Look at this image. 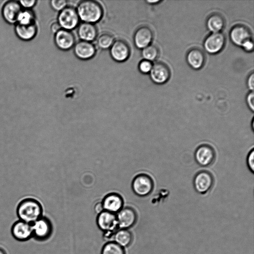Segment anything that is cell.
<instances>
[{"instance_id": "6da1fadb", "label": "cell", "mask_w": 254, "mask_h": 254, "mask_svg": "<svg viewBox=\"0 0 254 254\" xmlns=\"http://www.w3.org/2000/svg\"><path fill=\"white\" fill-rule=\"evenodd\" d=\"M79 19L83 22L95 24L103 15V8L100 3L93 0L81 1L76 8Z\"/></svg>"}, {"instance_id": "7a4b0ae2", "label": "cell", "mask_w": 254, "mask_h": 254, "mask_svg": "<svg viewBox=\"0 0 254 254\" xmlns=\"http://www.w3.org/2000/svg\"><path fill=\"white\" fill-rule=\"evenodd\" d=\"M16 213L20 220L32 224L42 216L43 208L38 201L28 198L19 203Z\"/></svg>"}, {"instance_id": "3957f363", "label": "cell", "mask_w": 254, "mask_h": 254, "mask_svg": "<svg viewBox=\"0 0 254 254\" xmlns=\"http://www.w3.org/2000/svg\"><path fill=\"white\" fill-rule=\"evenodd\" d=\"M154 187L152 178L148 175L141 173L133 178L131 188L133 192L137 196L144 197L149 195Z\"/></svg>"}, {"instance_id": "277c9868", "label": "cell", "mask_w": 254, "mask_h": 254, "mask_svg": "<svg viewBox=\"0 0 254 254\" xmlns=\"http://www.w3.org/2000/svg\"><path fill=\"white\" fill-rule=\"evenodd\" d=\"M79 21L76 8L67 5L59 12L57 21L62 29L71 31L78 26Z\"/></svg>"}, {"instance_id": "5b68a950", "label": "cell", "mask_w": 254, "mask_h": 254, "mask_svg": "<svg viewBox=\"0 0 254 254\" xmlns=\"http://www.w3.org/2000/svg\"><path fill=\"white\" fill-rule=\"evenodd\" d=\"M214 183L213 176L210 172L206 170L197 172L193 179V186L195 190L202 194L208 192L213 187Z\"/></svg>"}, {"instance_id": "8992f818", "label": "cell", "mask_w": 254, "mask_h": 254, "mask_svg": "<svg viewBox=\"0 0 254 254\" xmlns=\"http://www.w3.org/2000/svg\"><path fill=\"white\" fill-rule=\"evenodd\" d=\"M194 159L198 165L201 167H208L215 161L216 153L212 146L208 144L198 146L195 150Z\"/></svg>"}, {"instance_id": "52a82bcc", "label": "cell", "mask_w": 254, "mask_h": 254, "mask_svg": "<svg viewBox=\"0 0 254 254\" xmlns=\"http://www.w3.org/2000/svg\"><path fill=\"white\" fill-rule=\"evenodd\" d=\"M33 237L39 241L48 239L52 232V225L50 220L42 216L32 224Z\"/></svg>"}, {"instance_id": "ba28073f", "label": "cell", "mask_w": 254, "mask_h": 254, "mask_svg": "<svg viewBox=\"0 0 254 254\" xmlns=\"http://www.w3.org/2000/svg\"><path fill=\"white\" fill-rule=\"evenodd\" d=\"M97 224L99 229L105 233L114 234L118 228L116 214L104 210L98 214Z\"/></svg>"}, {"instance_id": "9c48e42d", "label": "cell", "mask_w": 254, "mask_h": 254, "mask_svg": "<svg viewBox=\"0 0 254 254\" xmlns=\"http://www.w3.org/2000/svg\"><path fill=\"white\" fill-rule=\"evenodd\" d=\"M110 54L114 61L124 62L128 59L130 54V49L126 41L117 39L114 41L110 48Z\"/></svg>"}, {"instance_id": "30bf717a", "label": "cell", "mask_w": 254, "mask_h": 254, "mask_svg": "<svg viewBox=\"0 0 254 254\" xmlns=\"http://www.w3.org/2000/svg\"><path fill=\"white\" fill-rule=\"evenodd\" d=\"M225 37L221 32L212 33L204 41L203 46L208 53L214 54L219 52L225 44Z\"/></svg>"}, {"instance_id": "8fae6325", "label": "cell", "mask_w": 254, "mask_h": 254, "mask_svg": "<svg viewBox=\"0 0 254 254\" xmlns=\"http://www.w3.org/2000/svg\"><path fill=\"white\" fill-rule=\"evenodd\" d=\"M118 228L128 229L132 227L137 220V213L131 207H123L116 214Z\"/></svg>"}, {"instance_id": "7c38bea8", "label": "cell", "mask_w": 254, "mask_h": 254, "mask_svg": "<svg viewBox=\"0 0 254 254\" xmlns=\"http://www.w3.org/2000/svg\"><path fill=\"white\" fill-rule=\"evenodd\" d=\"M230 38L234 44L241 47L252 40L250 30L243 24H237L231 29Z\"/></svg>"}, {"instance_id": "4fadbf2b", "label": "cell", "mask_w": 254, "mask_h": 254, "mask_svg": "<svg viewBox=\"0 0 254 254\" xmlns=\"http://www.w3.org/2000/svg\"><path fill=\"white\" fill-rule=\"evenodd\" d=\"M150 77L155 83L162 84L166 82L170 77V70L165 63L158 62L153 64L150 71Z\"/></svg>"}, {"instance_id": "5bb4252c", "label": "cell", "mask_w": 254, "mask_h": 254, "mask_svg": "<svg viewBox=\"0 0 254 254\" xmlns=\"http://www.w3.org/2000/svg\"><path fill=\"white\" fill-rule=\"evenodd\" d=\"M153 38V33L151 29L146 25L139 27L133 35V42L135 47L142 49L150 45Z\"/></svg>"}, {"instance_id": "9a60e30c", "label": "cell", "mask_w": 254, "mask_h": 254, "mask_svg": "<svg viewBox=\"0 0 254 254\" xmlns=\"http://www.w3.org/2000/svg\"><path fill=\"white\" fill-rule=\"evenodd\" d=\"M11 232L13 237L19 241H26L33 237L32 224L21 220L13 224Z\"/></svg>"}, {"instance_id": "2e32d148", "label": "cell", "mask_w": 254, "mask_h": 254, "mask_svg": "<svg viewBox=\"0 0 254 254\" xmlns=\"http://www.w3.org/2000/svg\"><path fill=\"white\" fill-rule=\"evenodd\" d=\"M54 41L59 49L66 51L74 46L75 38L71 31L61 28L55 34Z\"/></svg>"}, {"instance_id": "e0dca14e", "label": "cell", "mask_w": 254, "mask_h": 254, "mask_svg": "<svg viewBox=\"0 0 254 254\" xmlns=\"http://www.w3.org/2000/svg\"><path fill=\"white\" fill-rule=\"evenodd\" d=\"M75 56L81 60H88L94 57L96 53L95 45L90 42L80 40L73 46Z\"/></svg>"}, {"instance_id": "ac0fdd59", "label": "cell", "mask_w": 254, "mask_h": 254, "mask_svg": "<svg viewBox=\"0 0 254 254\" xmlns=\"http://www.w3.org/2000/svg\"><path fill=\"white\" fill-rule=\"evenodd\" d=\"M102 203L104 210L116 214L123 208L124 200L120 194L112 192L104 197Z\"/></svg>"}, {"instance_id": "d6986e66", "label": "cell", "mask_w": 254, "mask_h": 254, "mask_svg": "<svg viewBox=\"0 0 254 254\" xmlns=\"http://www.w3.org/2000/svg\"><path fill=\"white\" fill-rule=\"evenodd\" d=\"M22 10L21 6L18 1L9 0L3 5L1 13L3 19L8 23H17L19 14Z\"/></svg>"}, {"instance_id": "ffe728a7", "label": "cell", "mask_w": 254, "mask_h": 254, "mask_svg": "<svg viewBox=\"0 0 254 254\" xmlns=\"http://www.w3.org/2000/svg\"><path fill=\"white\" fill-rule=\"evenodd\" d=\"M77 27V33L80 40L91 42L97 38L98 30L94 24L83 22Z\"/></svg>"}, {"instance_id": "44dd1931", "label": "cell", "mask_w": 254, "mask_h": 254, "mask_svg": "<svg viewBox=\"0 0 254 254\" xmlns=\"http://www.w3.org/2000/svg\"><path fill=\"white\" fill-rule=\"evenodd\" d=\"M188 64L192 68L198 69L204 65L205 56L204 52L200 49L194 48L190 49L186 56Z\"/></svg>"}, {"instance_id": "7402d4cb", "label": "cell", "mask_w": 254, "mask_h": 254, "mask_svg": "<svg viewBox=\"0 0 254 254\" xmlns=\"http://www.w3.org/2000/svg\"><path fill=\"white\" fill-rule=\"evenodd\" d=\"M37 30V26L35 22L24 25L16 23L15 27L16 35L24 41L33 39L36 35Z\"/></svg>"}, {"instance_id": "603a6c76", "label": "cell", "mask_w": 254, "mask_h": 254, "mask_svg": "<svg viewBox=\"0 0 254 254\" xmlns=\"http://www.w3.org/2000/svg\"><path fill=\"white\" fill-rule=\"evenodd\" d=\"M225 21L223 16L218 13L211 14L206 20V26L212 33L220 32L224 28Z\"/></svg>"}, {"instance_id": "cb8c5ba5", "label": "cell", "mask_w": 254, "mask_h": 254, "mask_svg": "<svg viewBox=\"0 0 254 254\" xmlns=\"http://www.w3.org/2000/svg\"><path fill=\"white\" fill-rule=\"evenodd\" d=\"M114 242L123 248L129 246L132 241V235L128 229H120L114 235Z\"/></svg>"}, {"instance_id": "d4e9b609", "label": "cell", "mask_w": 254, "mask_h": 254, "mask_svg": "<svg viewBox=\"0 0 254 254\" xmlns=\"http://www.w3.org/2000/svg\"><path fill=\"white\" fill-rule=\"evenodd\" d=\"M115 40L111 34L108 32L103 33L97 37L96 44L100 49L106 50L111 47Z\"/></svg>"}, {"instance_id": "484cf974", "label": "cell", "mask_w": 254, "mask_h": 254, "mask_svg": "<svg viewBox=\"0 0 254 254\" xmlns=\"http://www.w3.org/2000/svg\"><path fill=\"white\" fill-rule=\"evenodd\" d=\"M35 22V14L31 9L22 10L17 19V23L19 24H29Z\"/></svg>"}, {"instance_id": "4316f807", "label": "cell", "mask_w": 254, "mask_h": 254, "mask_svg": "<svg viewBox=\"0 0 254 254\" xmlns=\"http://www.w3.org/2000/svg\"><path fill=\"white\" fill-rule=\"evenodd\" d=\"M101 254H125V251L124 248L115 242H109L103 247Z\"/></svg>"}, {"instance_id": "83f0119b", "label": "cell", "mask_w": 254, "mask_h": 254, "mask_svg": "<svg viewBox=\"0 0 254 254\" xmlns=\"http://www.w3.org/2000/svg\"><path fill=\"white\" fill-rule=\"evenodd\" d=\"M159 53V50L156 46L149 45L142 49L141 56L144 60L151 62L158 57Z\"/></svg>"}, {"instance_id": "f1b7e54d", "label": "cell", "mask_w": 254, "mask_h": 254, "mask_svg": "<svg viewBox=\"0 0 254 254\" xmlns=\"http://www.w3.org/2000/svg\"><path fill=\"white\" fill-rule=\"evenodd\" d=\"M50 5L54 10L60 12L67 6V1L65 0H52L50 1Z\"/></svg>"}, {"instance_id": "f546056e", "label": "cell", "mask_w": 254, "mask_h": 254, "mask_svg": "<svg viewBox=\"0 0 254 254\" xmlns=\"http://www.w3.org/2000/svg\"><path fill=\"white\" fill-rule=\"evenodd\" d=\"M152 65L151 62L143 59L139 62L138 67L140 72L146 74L150 72Z\"/></svg>"}, {"instance_id": "4dcf8cb0", "label": "cell", "mask_w": 254, "mask_h": 254, "mask_svg": "<svg viewBox=\"0 0 254 254\" xmlns=\"http://www.w3.org/2000/svg\"><path fill=\"white\" fill-rule=\"evenodd\" d=\"M247 164L250 171L254 173V149L253 148L247 157Z\"/></svg>"}, {"instance_id": "1f68e13d", "label": "cell", "mask_w": 254, "mask_h": 254, "mask_svg": "<svg viewBox=\"0 0 254 254\" xmlns=\"http://www.w3.org/2000/svg\"><path fill=\"white\" fill-rule=\"evenodd\" d=\"M21 7L25 9H30L36 4L37 1L35 0H20L18 1Z\"/></svg>"}, {"instance_id": "d6a6232c", "label": "cell", "mask_w": 254, "mask_h": 254, "mask_svg": "<svg viewBox=\"0 0 254 254\" xmlns=\"http://www.w3.org/2000/svg\"><path fill=\"white\" fill-rule=\"evenodd\" d=\"M246 102L250 109L254 112V94L253 91L250 92L247 96Z\"/></svg>"}, {"instance_id": "836d02e7", "label": "cell", "mask_w": 254, "mask_h": 254, "mask_svg": "<svg viewBox=\"0 0 254 254\" xmlns=\"http://www.w3.org/2000/svg\"><path fill=\"white\" fill-rule=\"evenodd\" d=\"M247 85L251 91H253L254 87V74L252 72L249 76L247 80Z\"/></svg>"}, {"instance_id": "e575fe53", "label": "cell", "mask_w": 254, "mask_h": 254, "mask_svg": "<svg viewBox=\"0 0 254 254\" xmlns=\"http://www.w3.org/2000/svg\"><path fill=\"white\" fill-rule=\"evenodd\" d=\"M245 51L251 52L254 49V43L252 40L246 42L242 47Z\"/></svg>"}, {"instance_id": "d590c367", "label": "cell", "mask_w": 254, "mask_h": 254, "mask_svg": "<svg viewBox=\"0 0 254 254\" xmlns=\"http://www.w3.org/2000/svg\"><path fill=\"white\" fill-rule=\"evenodd\" d=\"M61 28L58 21H54L51 25V30L54 34L56 33Z\"/></svg>"}, {"instance_id": "8d00e7d4", "label": "cell", "mask_w": 254, "mask_h": 254, "mask_svg": "<svg viewBox=\"0 0 254 254\" xmlns=\"http://www.w3.org/2000/svg\"><path fill=\"white\" fill-rule=\"evenodd\" d=\"M94 210H95V212L97 214H100V213H101L102 211H103L104 210L103 207L102 202H98L95 204V205L94 206Z\"/></svg>"}, {"instance_id": "74e56055", "label": "cell", "mask_w": 254, "mask_h": 254, "mask_svg": "<svg viewBox=\"0 0 254 254\" xmlns=\"http://www.w3.org/2000/svg\"><path fill=\"white\" fill-rule=\"evenodd\" d=\"M160 0H147L146 2L149 4H154L160 2Z\"/></svg>"}, {"instance_id": "f35d334b", "label": "cell", "mask_w": 254, "mask_h": 254, "mask_svg": "<svg viewBox=\"0 0 254 254\" xmlns=\"http://www.w3.org/2000/svg\"><path fill=\"white\" fill-rule=\"evenodd\" d=\"M0 254H6L5 251L0 247Z\"/></svg>"}, {"instance_id": "ab89813d", "label": "cell", "mask_w": 254, "mask_h": 254, "mask_svg": "<svg viewBox=\"0 0 254 254\" xmlns=\"http://www.w3.org/2000/svg\"><path fill=\"white\" fill-rule=\"evenodd\" d=\"M252 129L254 130V120H252Z\"/></svg>"}]
</instances>
